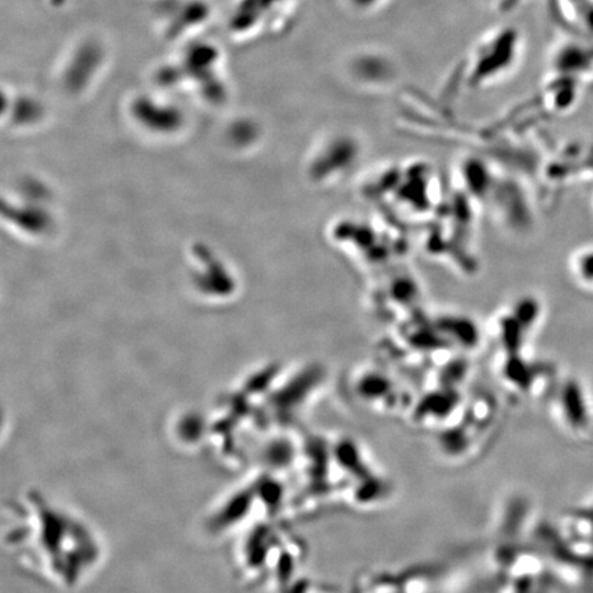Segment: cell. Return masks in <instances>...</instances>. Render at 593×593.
I'll use <instances>...</instances> for the list:
<instances>
[{
    "label": "cell",
    "instance_id": "obj_1",
    "mask_svg": "<svg viewBox=\"0 0 593 593\" xmlns=\"http://www.w3.org/2000/svg\"><path fill=\"white\" fill-rule=\"evenodd\" d=\"M9 537L21 563L60 588L82 584L102 558L101 541L90 526L46 499L31 496L14 504Z\"/></svg>",
    "mask_w": 593,
    "mask_h": 593
},
{
    "label": "cell",
    "instance_id": "obj_2",
    "mask_svg": "<svg viewBox=\"0 0 593 593\" xmlns=\"http://www.w3.org/2000/svg\"><path fill=\"white\" fill-rule=\"evenodd\" d=\"M346 3L350 5L351 9L356 11H361V13H367V11H372L379 8L384 3V0H346Z\"/></svg>",
    "mask_w": 593,
    "mask_h": 593
}]
</instances>
